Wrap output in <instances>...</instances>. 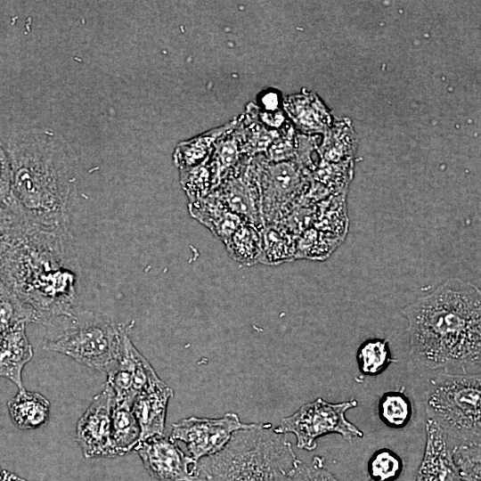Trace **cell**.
<instances>
[{"label":"cell","instance_id":"obj_31","mask_svg":"<svg viewBox=\"0 0 481 481\" xmlns=\"http://www.w3.org/2000/svg\"><path fill=\"white\" fill-rule=\"evenodd\" d=\"M197 481V480H196Z\"/></svg>","mask_w":481,"mask_h":481},{"label":"cell","instance_id":"obj_24","mask_svg":"<svg viewBox=\"0 0 481 481\" xmlns=\"http://www.w3.org/2000/svg\"><path fill=\"white\" fill-rule=\"evenodd\" d=\"M403 461L394 451L381 448L368 461V472L373 481H394L403 470Z\"/></svg>","mask_w":481,"mask_h":481},{"label":"cell","instance_id":"obj_2","mask_svg":"<svg viewBox=\"0 0 481 481\" xmlns=\"http://www.w3.org/2000/svg\"><path fill=\"white\" fill-rule=\"evenodd\" d=\"M412 362L438 373L480 372L481 291L451 278L406 306Z\"/></svg>","mask_w":481,"mask_h":481},{"label":"cell","instance_id":"obj_12","mask_svg":"<svg viewBox=\"0 0 481 481\" xmlns=\"http://www.w3.org/2000/svg\"><path fill=\"white\" fill-rule=\"evenodd\" d=\"M173 395V389L157 376L135 396L132 412L140 427V442L164 435L167 405Z\"/></svg>","mask_w":481,"mask_h":481},{"label":"cell","instance_id":"obj_30","mask_svg":"<svg viewBox=\"0 0 481 481\" xmlns=\"http://www.w3.org/2000/svg\"><path fill=\"white\" fill-rule=\"evenodd\" d=\"M369 481H373V480L371 479V480H369Z\"/></svg>","mask_w":481,"mask_h":481},{"label":"cell","instance_id":"obj_20","mask_svg":"<svg viewBox=\"0 0 481 481\" xmlns=\"http://www.w3.org/2000/svg\"><path fill=\"white\" fill-rule=\"evenodd\" d=\"M355 357L360 373L370 377L381 374L392 363L396 362L388 340L379 338L363 341L357 348Z\"/></svg>","mask_w":481,"mask_h":481},{"label":"cell","instance_id":"obj_1","mask_svg":"<svg viewBox=\"0 0 481 481\" xmlns=\"http://www.w3.org/2000/svg\"><path fill=\"white\" fill-rule=\"evenodd\" d=\"M0 281L49 326L72 314L82 273L69 228L40 225L19 209L0 220Z\"/></svg>","mask_w":481,"mask_h":481},{"label":"cell","instance_id":"obj_26","mask_svg":"<svg viewBox=\"0 0 481 481\" xmlns=\"http://www.w3.org/2000/svg\"><path fill=\"white\" fill-rule=\"evenodd\" d=\"M292 481H338L323 468L322 458L315 456L312 464L300 461L295 470Z\"/></svg>","mask_w":481,"mask_h":481},{"label":"cell","instance_id":"obj_27","mask_svg":"<svg viewBox=\"0 0 481 481\" xmlns=\"http://www.w3.org/2000/svg\"><path fill=\"white\" fill-rule=\"evenodd\" d=\"M2 481H25V480L4 470Z\"/></svg>","mask_w":481,"mask_h":481},{"label":"cell","instance_id":"obj_15","mask_svg":"<svg viewBox=\"0 0 481 481\" xmlns=\"http://www.w3.org/2000/svg\"><path fill=\"white\" fill-rule=\"evenodd\" d=\"M190 215L224 241L243 223L212 192L204 198L190 201Z\"/></svg>","mask_w":481,"mask_h":481},{"label":"cell","instance_id":"obj_28","mask_svg":"<svg viewBox=\"0 0 481 481\" xmlns=\"http://www.w3.org/2000/svg\"><path fill=\"white\" fill-rule=\"evenodd\" d=\"M4 470L1 469L0 468V481H2V478L4 477Z\"/></svg>","mask_w":481,"mask_h":481},{"label":"cell","instance_id":"obj_21","mask_svg":"<svg viewBox=\"0 0 481 481\" xmlns=\"http://www.w3.org/2000/svg\"><path fill=\"white\" fill-rule=\"evenodd\" d=\"M379 420L388 428H403L412 419V405L402 391H387L378 403Z\"/></svg>","mask_w":481,"mask_h":481},{"label":"cell","instance_id":"obj_22","mask_svg":"<svg viewBox=\"0 0 481 481\" xmlns=\"http://www.w3.org/2000/svg\"><path fill=\"white\" fill-rule=\"evenodd\" d=\"M21 322L37 323L34 312L0 281V339Z\"/></svg>","mask_w":481,"mask_h":481},{"label":"cell","instance_id":"obj_17","mask_svg":"<svg viewBox=\"0 0 481 481\" xmlns=\"http://www.w3.org/2000/svg\"><path fill=\"white\" fill-rule=\"evenodd\" d=\"M261 264L279 265L296 257L298 241L281 224H267L261 230Z\"/></svg>","mask_w":481,"mask_h":481},{"label":"cell","instance_id":"obj_3","mask_svg":"<svg viewBox=\"0 0 481 481\" xmlns=\"http://www.w3.org/2000/svg\"><path fill=\"white\" fill-rule=\"evenodd\" d=\"M2 142L19 211L43 226L69 228L79 179L71 145L52 129L32 126L16 129Z\"/></svg>","mask_w":481,"mask_h":481},{"label":"cell","instance_id":"obj_14","mask_svg":"<svg viewBox=\"0 0 481 481\" xmlns=\"http://www.w3.org/2000/svg\"><path fill=\"white\" fill-rule=\"evenodd\" d=\"M33 357V348L26 334V323L15 325L0 339V377L23 389L22 371Z\"/></svg>","mask_w":481,"mask_h":481},{"label":"cell","instance_id":"obj_29","mask_svg":"<svg viewBox=\"0 0 481 481\" xmlns=\"http://www.w3.org/2000/svg\"><path fill=\"white\" fill-rule=\"evenodd\" d=\"M4 213V208L0 206V220Z\"/></svg>","mask_w":481,"mask_h":481},{"label":"cell","instance_id":"obj_6","mask_svg":"<svg viewBox=\"0 0 481 481\" xmlns=\"http://www.w3.org/2000/svg\"><path fill=\"white\" fill-rule=\"evenodd\" d=\"M427 420L447 439L479 443L481 436V376L478 373H437L429 380Z\"/></svg>","mask_w":481,"mask_h":481},{"label":"cell","instance_id":"obj_9","mask_svg":"<svg viewBox=\"0 0 481 481\" xmlns=\"http://www.w3.org/2000/svg\"><path fill=\"white\" fill-rule=\"evenodd\" d=\"M114 393L105 383L88 408L79 418L76 441L86 458L117 457L111 435V412Z\"/></svg>","mask_w":481,"mask_h":481},{"label":"cell","instance_id":"obj_11","mask_svg":"<svg viewBox=\"0 0 481 481\" xmlns=\"http://www.w3.org/2000/svg\"><path fill=\"white\" fill-rule=\"evenodd\" d=\"M125 325L118 359L107 372L106 383L114 393V401L132 405L135 396L158 375L149 361L137 350Z\"/></svg>","mask_w":481,"mask_h":481},{"label":"cell","instance_id":"obj_8","mask_svg":"<svg viewBox=\"0 0 481 481\" xmlns=\"http://www.w3.org/2000/svg\"><path fill=\"white\" fill-rule=\"evenodd\" d=\"M252 424L240 421L239 415L232 412L220 418L192 416L174 423L170 437L183 442L187 454L199 461L220 452L235 432Z\"/></svg>","mask_w":481,"mask_h":481},{"label":"cell","instance_id":"obj_19","mask_svg":"<svg viewBox=\"0 0 481 481\" xmlns=\"http://www.w3.org/2000/svg\"><path fill=\"white\" fill-rule=\"evenodd\" d=\"M111 435L118 456L135 450L140 442V427L132 412V405L114 401L111 412Z\"/></svg>","mask_w":481,"mask_h":481},{"label":"cell","instance_id":"obj_25","mask_svg":"<svg viewBox=\"0 0 481 481\" xmlns=\"http://www.w3.org/2000/svg\"><path fill=\"white\" fill-rule=\"evenodd\" d=\"M0 206L5 209L17 207L12 191V173L8 156L0 140Z\"/></svg>","mask_w":481,"mask_h":481},{"label":"cell","instance_id":"obj_10","mask_svg":"<svg viewBox=\"0 0 481 481\" xmlns=\"http://www.w3.org/2000/svg\"><path fill=\"white\" fill-rule=\"evenodd\" d=\"M135 451L146 471L159 481H196L198 461L170 436H155L138 443Z\"/></svg>","mask_w":481,"mask_h":481},{"label":"cell","instance_id":"obj_7","mask_svg":"<svg viewBox=\"0 0 481 481\" xmlns=\"http://www.w3.org/2000/svg\"><path fill=\"white\" fill-rule=\"evenodd\" d=\"M355 399L341 403H330L322 397L304 404L293 414L283 418L273 429L277 433H290L296 437L297 447L313 451L318 438L329 435H340L346 441L362 438L363 433L350 422L346 412L356 407Z\"/></svg>","mask_w":481,"mask_h":481},{"label":"cell","instance_id":"obj_13","mask_svg":"<svg viewBox=\"0 0 481 481\" xmlns=\"http://www.w3.org/2000/svg\"><path fill=\"white\" fill-rule=\"evenodd\" d=\"M415 481H462L456 470L444 431L426 420V444Z\"/></svg>","mask_w":481,"mask_h":481},{"label":"cell","instance_id":"obj_23","mask_svg":"<svg viewBox=\"0 0 481 481\" xmlns=\"http://www.w3.org/2000/svg\"><path fill=\"white\" fill-rule=\"evenodd\" d=\"M452 458L462 481L481 480V446L479 443H460L452 449Z\"/></svg>","mask_w":481,"mask_h":481},{"label":"cell","instance_id":"obj_16","mask_svg":"<svg viewBox=\"0 0 481 481\" xmlns=\"http://www.w3.org/2000/svg\"><path fill=\"white\" fill-rule=\"evenodd\" d=\"M7 408L12 423L21 430L34 429L45 424L50 415V403L37 392L25 388L9 400Z\"/></svg>","mask_w":481,"mask_h":481},{"label":"cell","instance_id":"obj_18","mask_svg":"<svg viewBox=\"0 0 481 481\" xmlns=\"http://www.w3.org/2000/svg\"><path fill=\"white\" fill-rule=\"evenodd\" d=\"M261 230L253 224L243 223L223 241L229 257L245 266L261 263Z\"/></svg>","mask_w":481,"mask_h":481},{"label":"cell","instance_id":"obj_5","mask_svg":"<svg viewBox=\"0 0 481 481\" xmlns=\"http://www.w3.org/2000/svg\"><path fill=\"white\" fill-rule=\"evenodd\" d=\"M125 325L98 313L75 310L47 326L44 348L107 373L118 359Z\"/></svg>","mask_w":481,"mask_h":481},{"label":"cell","instance_id":"obj_4","mask_svg":"<svg viewBox=\"0 0 481 481\" xmlns=\"http://www.w3.org/2000/svg\"><path fill=\"white\" fill-rule=\"evenodd\" d=\"M300 461L284 434L270 423H253L198 461L197 481H292Z\"/></svg>","mask_w":481,"mask_h":481}]
</instances>
